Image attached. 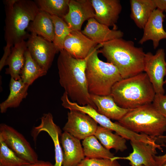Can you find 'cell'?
I'll return each mask as SVG.
<instances>
[{"instance_id":"cell-1","label":"cell","mask_w":166,"mask_h":166,"mask_svg":"<svg viewBox=\"0 0 166 166\" xmlns=\"http://www.w3.org/2000/svg\"><path fill=\"white\" fill-rule=\"evenodd\" d=\"M87 59H77L64 49L60 51L57 60L59 83L73 102L82 106L89 105L97 110L88 88Z\"/></svg>"},{"instance_id":"cell-2","label":"cell","mask_w":166,"mask_h":166,"mask_svg":"<svg viewBox=\"0 0 166 166\" xmlns=\"http://www.w3.org/2000/svg\"><path fill=\"white\" fill-rule=\"evenodd\" d=\"M101 45L99 53L106 58L107 62L117 68L122 79L144 72L145 53L142 48L135 46L133 41L121 38Z\"/></svg>"},{"instance_id":"cell-3","label":"cell","mask_w":166,"mask_h":166,"mask_svg":"<svg viewBox=\"0 0 166 166\" xmlns=\"http://www.w3.org/2000/svg\"><path fill=\"white\" fill-rule=\"evenodd\" d=\"M156 94L147 74L143 72L117 82L111 95L120 107L132 109L152 103Z\"/></svg>"},{"instance_id":"cell-4","label":"cell","mask_w":166,"mask_h":166,"mask_svg":"<svg viewBox=\"0 0 166 166\" xmlns=\"http://www.w3.org/2000/svg\"><path fill=\"white\" fill-rule=\"evenodd\" d=\"M6 5L5 38L11 46L29 35L26 31L40 10L35 1L30 0H8Z\"/></svg>"},{"instance_id":"cell-5","label":"cell","mask_w":166,"mask_h":166,"mask_svg":"<svg viewBox=\"0 0 166 166\" xmlns=\"http://www.w3.org/2000/svg\"><path fill=\"white\" fill-rule=\"evenodd\" d=\"M98 44L87 57L85 73L90 94L100 96L111 95L112 88L122 79L117 68L112 63L101 60Z\"/></svg>"},{"instance_id":"cell-6","label":"cell","mask_w":166,"mask_h":166,"mask_svg":"<svg viewBox=\"0 0 166 166\" xmlns=\"http://www.w3.org/2000/svg\"><path fill=\"white\" fill-rule=\"evenodd\" d=\"M118 122L132 131L155 138L166 131V119L152 103L130 109Z\"/></svg>"},{"instance_id":"cell-7","label":"cell","mask_w":166,"mask_h":166,"mask_svg":"<svg viewBox=\"0 0 166 166\" xmlns=\"http://www.w3.org/2000/svg\"><path fill=\"white\" fill-rule=\"evenodd\" d=\"M0 137L6 145L20 157L30 164L37 162L38 156L24 136L5 124L0 125Z\"/></svg>"},{"instance_id":"cell-8","label":"cell","mask_w":166,"mask_h":166,"mask_svg":"<svg viewBox=\"0 0 166 166\" xmlns=\"http://www.w3.org/2000/svg\"><path fill=\"white\" fill-rule=\"evenodd\" d=\"M144 71L147 74L156 94H164V77L166 76V62L163 49H158L155 54L151 52L145 53Z\"/></svg>"},{"instance_id":"cell-9","label":"cell","mask_w":166,"mask_h":166,"mask_svg":"<svg viewBox=\"0 0 166 166\" xmlns=\"http://www.w3.org/2000/svg\"><path fill=\"white\" fill-rule=\"evenodd\" d=\"M27 49L32 57L43 69L48 71L55 54L58 53L53 42L34 33L29 35Z\"/></svg>"},{"instance_id":"cell-10","label":"cell","mask_w":166,"mask_h":166,"mask_svg":"<svg viewBox=\"0 0 166 166\" xmlns=\"http://www.w3.org/2000/svg\"><path fill=\"white\" fill-rule=\"evenodd\" d=\"M67 116L68 121L63 128L64 132L80 140L94 135L97 123L89 115L78 111L70 110Z\"/></svg>"},{"instance_id":"cell-11","label":"cell","mask_w":166,"mask_h":166,"mask_svg":"<svg viewBox=\"0 0 166 166\" xmlns=\"http://www.w3.org/2000/svg\"><path fill=\"white\" fill-rule=\"evenodd\" d=\"M132 152L125 157H116L111 160L123 159L129 161L131 166H157L155 159L156 149L160 147L139 141H131Z\"/></svg>"},{"instance_id":"cell-12","label":"cell","mask_w":166,"mask_h":166,"mask_svg":"<svg viewBox=\"0 0 166 166\" xmlns=\"http://www.w3.org/2000/svg\"><path fill=\"white\" fill-rule=\"evenodd\" d=\"M94 16L90 0H70L68 12L63 19L72 30L81 31L84 22Z\"/></svg>"},{"instance_id":"cell-13","label":"cell","mask_w":166,"mask_h":166,"mask_svg":"<svg viewBox=\"0 0 166 166\" xmlns=\"http://www.w3.org/2000/svg\"><path fill=\"white\" fill-rule=\"evenodd\" d=\"M99 22L117 30V23L122 10L119 0H90Z\"/></svg>"},{"instance_id":"cell-14","label":"cell","mask_w":166,"mask_h":166,"mask_svg":"<svg viewBox=\"0 0 166 166\" xmlns=\"http://www.w3.org/2000/svg\"><path fill=\"white\" fill-rule=\"evenodd\" d=\"M38 126L34 128L31 135L36 141L38 134L42 131L47 132L53 141L54 147L55 163L53 166H62L63 152L60 144L59 137L62 134L60 128L54 122L52 114L49 113L44 114L41 118Z\"/></svg>"},{"instance_id":"cell-15","label":"cell","mask_w":166,"mask_h":166,"mask_svg":"<svg viewBox=\"0 0 166 166\" xmlns=\"http://www.w3.org/2000/svg\"><path fill=\"white\" fill-rule=\"evenodd\" d=\"M98 45L81 31L72 30L65 40L63 49L75 58L84 59Z\"/></svg>"},{"instance_id":"cell-16","label":"cell","mask_w":166,"mask_h":166,"mask_svg":"<svg viewBox=\"0 0 166 166\" xmlns=\"http://www.w3.org/2000/svg\"><path fill=\"white\" fill-rule=\"evenodd\" d=\"M165 17L163 11L158 9L155 10L143 29V34L139 43L143 44L147 41L151 40L155 49L158 46L160 40L166 39V32L163 26Z\"/></svg>"},{"instance_id":"cell-17","label":"cell","mask_w":166,"mask_h":166,"mask_svg":"<svg viewBox=\"0 0 166 166\" xmlns=\"http://www.w3.org/2000/svg\"><path fill=\"white\" fill-rule=\"evenodd\" d=\"M61 141L63 150L62 166H77L85 158L80 140L64 132Z\"/></svg>"},{"instance_id":"cell-18","label":"cell","mask_w":166,"mask_h":166,"mask_svg":"<svg viewBox=\"0 0 166 166\" xmlns=\"http://www.w3.org/2000/svg\"><path fill=\"white\" fill-rule=\"evenodd\" d=\"M82 33L98 44L122 38L124 33L119 30L110 29L109 27L98 22L94 18L88 20Z\"/></svg>"},{"instance_id":"cell-19","label":"cell","mask_w":166,"mask_h":166,"mask_svg":"<svg viewBox=\"0 0 166 166\" xmlns=\"http://www.w3.org/2000/svg\"><path fill=\"white\" fill-rule=\"evenodd\" d=\"M90 95L97 111L110 119L118 121L130 109L119 106L111 95L100 96L90 94Z\"/></svg>"},{"instance_id":"cell-20","label":"cell","mask_w":166,"mask_h":166,"mask_svg":"<svg viewBox=\"0 0 166 166\" xmlns=\"http://www.w3.org/2000/svg\"><path fill=\"white\" fill-rule=\"evenodd\" d=\"M27 49L26 42L24 40L14 45L5 64L8 66L5 73L16 80L21 79V74L24 66L25 53Z\"/></svg>"},{"instance_id":"cell-21","label":"cell","mask_w":166,"mask_h":166,"mask_svg":"<svg viewBox=\"0 0 166 166\" xmlns=\"http://www.w3.org/2000/svg\"><path fill=\"white\" fill-rule=\"evenodd\" d=\"M130 3L131 18L138 27L143 29L157 9L154 0H130Z\"/></svg>"},{"instance_id":"cell-22","label":"cell","mask_w":166,"mask_h":166,"mask_svg":"<svg viewBox=\"0 0 166 166\" xmlns=\"http://www.w3.org/2000/svg\"><path fill=\"white\" fill-rule=\"evenodd\" d=\"M9 86L10 93L8 97L0 104L1 113H5L9 108L19 106L23 100L27 96L29 86L21 79L16 80L11 77Z\"/></svg>"},{"instance_id":"cell-23","label":"cell","mask_w":166,"mask_h":166,"mask_svg":"<svg viewBox=\"0 0 166 166\" xmlns=\"http://www.w3.org/2000/svg\"><path fill=\"white\" fill-rule=\"evenodd\" d=\"M34 33L46 40L53 42L54 37V26L51 15L41 10L28 27Z\"/></svg>"},{"instance_id":"cell-24","label":"cell","mask_w":166,"mask_h":166,"mask_svg":"<svg viewBox=\"0 0 166 166\" xmlns=\"http://www.w3.org/2000/svg\"><path fill=\"white\" fill-rule=\"evenodd\" d=\"M112 131L108 128L98 126L94 135L109 150L113 148L116 152H123L126 150V140L117 134L113 133Z\"/></svg>"},{"instance_id":"cell-25","label":"cell","mask_w":166,"mask_h":166,"mask_svg":"<svg viewBox=\"0 0 166 166\" xmlns=\"http://www.w3.org/2000/svg\"><path fill=\"white\" fill-rule=\"evenodd\" d=\"M25 61L21 78L29 86L38 78L45 75L47 71L41 68L32 57L27 49L25 53Z\"/></svg>"},{"instance_id":"cell-26","label":"cell","mask_w":166,"mask_h":166,"mask_svg":"<svg viewBox=\"0 0 166 166\" xmlns=\"http://www.w3.org/2000/svg\"><path fill=\"white\" fill-rule=\"evenodd\" d=\"M85 156L89 158L110 159L114 154L102 146L94 135L89 136L82 142Z\"/></svg>"},{"instance_id":"cell-27","label":"cell","mask_w":166,"mask_h":166,"mask_svg":"<svg viewBox=\"0 0 166 166\" xmlns=\"http://www.w3.org/2000/svg\"><path fill=\"white\" fill-rule=\"evenodd\" d=\"M70 0H37L40 10L62 19L67 14Z\"/></svg>"},{"instance_id":"cell-28","label":"cell","mask_w":166,"mask_h":166,"mask_svg":"<svg viewBox=\"0 0 166 166\" xmlns=\"http://www.w3.org/2000/svg\"><path fill=\"white\" fill-rule=\"evenodd\" d=\"M51 17L54 26L53 42L58 53L63 49L65 40L72 30L63 19L54 15H51Z\"/></svg>"},{"instance_id":"cell-29","label":"cell","mask_w":166,"mask_h":166,"mask_svg":"<svg viewBox=\"0 0 166 166\" xmlns=\"http://www.w3.org/2000/svg\"><path fill=\"white\" fill-rule=\"evenodd\" d=\"M29 164L18 156L0 137V166H22Z\"/></svg>"},{"instance_id":"cell-30","label":"cell","mask_w":166,"mask_h":166,"mask_svg":"<svg viewBox=\"0 0 166 166\" xmlns=\"http://www.w3.org/2000/svg\"><path fill=\"white\" fill-rule=\"evenodd\" d=\"M77 166H121L117 160L89 158L85 157Z\"/></svg>"},{"instance_id":"cell-31","label":"cell","mask_w":166,"mask_h":166,"mask_svg":"<svg viewBox=\"0 0 166 166\" xmlns=\"http://www.w3.org/2000/svg\"><path fill=\"white\" fill-rule=\"evenodd\" d=\"M152 104L166 119V94H156Z\"/></svg>"},{"instance_id":"cell-32","label":"cell","mask_w":166,"mask_h":166,"mask_svg":"<svg viewBox=\"0 0 166 166\" xmlns=\"http://www.w3.org/2000/svg\"><path fill=\"white\" fill-rule=\"evenodd\" d=\"M11 46L6 45L4 48L3 55L0 61V70L1 71L5 65L6 61L11 52Z\"/></svg>"},{"instance_id":"cell-33","label":"cell","mask_w":166,"mask_h":166,"mask_svg":"<svg viewBox=\"0 0 166 166\" xmlns=\"http://www.w3.org/2000/svg\"><path fill=\"white\" fill-rule=\"evenodd\" d=\"M22 166H53V165L48 161L38 160L35 163L29 164Z\"/></svg>"},{"instance_id":"cell-34","label":"cell","mask_w":166,"mask_h":166,"mask_svg":"<svg viewBox=\"0 0 166 166\" xmlns=\"http://www.w3.org/2000/svg\"><path fill=\"white\" fill-rule=\"evenodd\" d=\"M157 9L166 13V0H154Z\"/></svg>"},{"instance_id":"cell-35","label":"cell","mask_w":166,"mask_h":166,"mask_svg":"<svg viewBox=\"0 0 166 166\" xmlns=\"http://www.w3.org/2000/svg\"><path fill=\"white\" fill-rule=\"evenodd\" d=\"M155 159L157 166H160L162 164L166 161V153L162 156H155Z\"/></svg>"},{"instance_id":"cell-36","label":"cell","mask_w":166,"mask_h":166,"mask_svg":"<svg viewBox=\"0 0 166 166\" xmlns=\"http://www.w3.org/2000/svg\"><path fill=\"white\" fill-rule=\"evenodd\" d=\"M160 166H166V161L162 164Z\"/></svg>"},{"instance_id":"cell-37","label":"cell","mask_w":166,"mask_h":166,"mask_svg":"<svg viewBox=\"0 0 166 166\" xmlns=\"http://www.w3.org/2000/svg\"><path fill=\"white\" fill-rule=\"evenodd\" d=\"M164 82H165V83H166V78H165V80L164 81Z\"/></svg>"},{"instance_id":"cell-38","label":"cell","mask_w":166,"mask_h":166,"mask_svg":"<svg viewBox=\"0 0 166 166\" xmlns=\"http://www.w3.org/2000/svg\"></svg>"}]
</instances>
